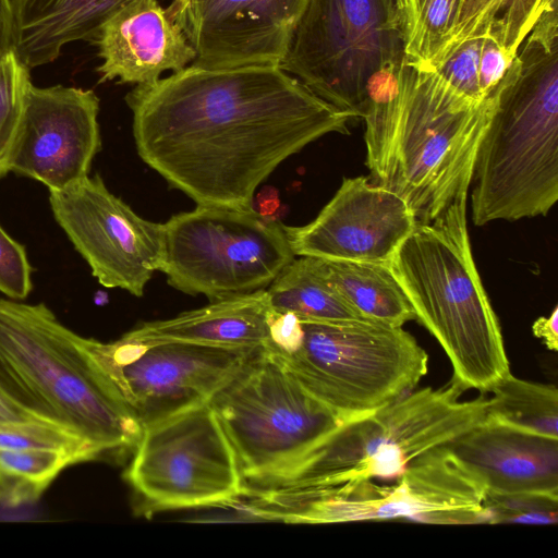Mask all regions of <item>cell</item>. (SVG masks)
<instances>
[{"mask_svg":"<svg viewBox=\"0 0 558 558\" xmlns=\"http://www.w3.org/2000/svg\"><path fill=\"white\" fill-rule=\"evenodd\" d=\"M163 225L168 283L210 301L265 289L295 256L283 225L254 208L198 205Z\"/></svg>","mask_w":558,"mask_h":558,"instance_id":"8fae6325","label":"cell"},{"mask_svg":"<svg viewBox=\"0 0 558 558\" xmlns=\"http://www.w3.org/2000/svg\"><path fill=\"white\" fill-rule=\"evenodd\" d=\"M43 423L0 393V424ZM50 425V424H49Z\"/></svg>","mask_w":558,"mask_h":558,"instance_id":"e575fe53","label":"cell"},{"mask_svg":"<svg viewBox=\"0 0 558 558\" xmlns=\"http://www.w3.org/2000/svg\"><path fill=\"white\" fill-rule=\"evenodd\" d=\"M13 13L11 0H0V61L12 52Z\"/></svg>","mask_w":558,"mask_h":558,"instance_id":"836d02e7","label":"cell"},{"mask_svg":"<svg viewBox=\"0 0 558 558\" xmlns=\"http://www.w3.org/2000/svg\"><path fill=\"white\" fill-rule=\"evenodd\" d=\"M519 66L496 41L475 37L453 46L433 69L450 88L472 101L497 93Z\"/></svg>","mask_w":558,"mask_h":558,"instance_id":"d4e9b609","label":"cell"},{"mask_svg":"<svg viewBox=\"0 0 558 558\" xmlns=\"http://www.w3.org/2000/svg\"><path fill=\"white\" fill-rule=\"evenodd\" d=\"M31 83L29 69L13 52L0 61V179L10 172Z\"/></svg>","mask_w":558,"mask_h":558,"instance_id":"f1b7e54d","label":"cell"},{"mask_svg":"<svg viewBox=\"0 0 558 558\" xmlns=\"http://www.w3.org/2000/svg\"><path fill=\"white\" fill-rule=\"evenodd\" d=\"M320 260L327 280L362 318L397 327L415 319L390 262Z\"/></svg>","mask_w":558,"mask_h":558,"instance_id":"7402d4cb","label":"cell"},{"mask_svg":"<svg viewBox=\"0 0 558 558\" xmlns=\"http://www.w3.org/2000/svg\"><path fill=\"white\" fill-rule=\"evenodd\" d=\"M267 293L274 311L290 312L300 319L337 322L362 318L327 280L317 257L293 259L272 280Z\"/></svg>","mask_w":558,"mask_h":558,"instance_id":"cb8c5ba5","label":"cell"},{"mask_svg":"<svg viewBox=\"0 0 558 558\" xmlns=\"http://www.w3.org/2000/svg\"><path fill=\"white\" fill-rule=\"evenodd\" d=\"M57 223L106 288L142 296L165 258V225L140 217L99 174L49 191Z\"/></svg>","mask_w":558,"mask_h":558,"instance_id":"5bb4252c","label":"cell"},{"mask_svg":"<svg viewBox=\"0 0 558 558\" xmlns=\"http://www.w3.org/2000/svg\"><path fill=\"white\" fill-rule=\"evenodd\" d=\"M80 462L75 454L62 450L0 449V475L10 485L7 501L36 500L63 469Z\"/></svg>","mask_w":558,"mask_h":558,"instance_id":"83f0119b","label":"cell"},{"mask_svg":"<svg viewBox=\"0 0 558 558\" xmlns=\"http://www.w3.org/2000/svg\"><path fill=\"white\" fill-rule=\"evenodd\" d=\"M0 449L62 450L75 454L81 462L100 458V453L78 435L43 423L0 424Z\"/></svg>","mask_w":558,"mask_h":558,"instance_id":"f546056e","label":"cell"},{"mask_svg":"<svg viewBox=\"0 0 558 558\" xmlns=\"http://www.w3.org/2000/svg\"><path fill=\"white\" fill-rule=\"evenodd\" d=\"M32 267L25 247L0 225V292L22 301L32 291Z\"/></svg>","mask_w":558,"mask_h":558,"instance_id":"1f68e13d","label":"cell"},{"mask_svg":"<svg viewBox=\"0 0 558 558\" xmlns=\"http://www.w3.org/2000/svg\"><path fill=\"white\" fill-rule=\"evenodd\" d=\"M208 402L233 448L244 484L281 471L342 423L264 345Z\"/></svg>","mask_w":558,"mask_h":558,"instance_id":"9c48e42d","label":"cell"},{"mask_svg":"<svg viewBox=\"0 0 558 558\" xmlns=\"http://www.w3.org/2000/svg\"><path fill=\"white\" fill-rule=\"evenodd\" d=\"M488 523L556 524L558 494L486 493L484 500Z\"/></svg>","mask_w":558,"mask_h":558,"instance_id":"4dcf8cb0","label":"cell"},{"mask_svg":"<svg viewBox=\"0 0 558 558\" xmlns=\"http://www.w3.org/2000/svg\"><path fill=\"white\" fill-rule=\"evenodd\" d=\"M9 492H10L9 483L0 475V500L7 501Z\"/></svg>","mask_w":558,"mask_h":558,"instance_id":"8d00e7d4","label":"cell"},{"mask_svg":"<svg viewBox=\"0 0 558 558\" xmlns=\"http://www.w3.org/2000/svg\"><path fill=\"white\" fill-rule=\"evenodd\" d=\"M554 5L558 0H461L456 25L430 71L453 46L475 37L490 38L517 56L538 17Z\"/></svg>","mask_w":558,"mask_h":558,"instance_id":"603a6c76","label":"cell"},{"mask_svg":"<svg viewBox=\"0 0 558 558\" xmlns=\"http://www.w3.org/2000/svg\"><path fill=\"white\" fill-rule=\"evenodd\" d=\"M477 149L475 226L545 216L558 199V14L545 11L523 40Z\"/></svg>","mask_w":558,"mask_h":558,"instance_id":"7a4b0ae2","label":"cell"},{"mask_svg":"<svg viewBox=\"0 0 558 558\" xmlns=\"http://www.w3.org/2000/svg\"><path fill=\"white\" fill-rule=\"evenodd\" d=\"M142 160L197 205L252 209L288 157L355 119L280 65L196 64L125 96Z\"/></svg>","mask_w":558,"mask_h":558,"instance_id":"6da1fadb","label":"cell"},{"mask_svg":"<svg viewBox=\"0 0 558 558\" xmlns=\"http://www.w3.org/2000/svg\"><path fill=\"white\" fill-rule=\"evenodd\" d=\"M535 337L542 339L548 350L558 349V307L555 306L548 317H539L532 325Z\"/></svg>","mask_w":558,"mask_h":558,"instance_id":"d6a6232c","label":"cell"},{"mask_svg":"<svg viewBox=\"0 0 558 558\" xmlns=\"http://www.w3.org/2000/svg\"><path fill=\"white\" fill-rule=\"evenodd\" d=\"M100 82L148 84L193 63L196 52L181 26L158 0H131L94 39Z\"/></svg>","mask_w":558,"mask_h":558,"instance_id":"ac0fdd59","label":"cell"},{"mask_svg":"<svg viewBox=\"0 0 558 558\" xmlns=\"http://www.w3.org/2000/svg\"><path fill=\"white\" fill-rule=\"evenodd\" d=\"M407 0H307L280 66L362 118L369 83L404 60Z\"/></svg>","mask_w":558,"mask_h":558,"instance_id":"ba28073f","label":"cell"},{"mask_svg":"<svg viewBox=\"0 0 558 558\" xmlns=\"http://www.w3.org/2000/svg\"><path fill=\"white\" fill-rule=\"evenodd\" d=\"M468 192L434 220L417 223L390 260L418 320L439 342L462 391L487 392L510 373L498 318L476 269Z\"/></svg>","mask_w":558,"mask_h":558,"instance_id":"277c9868","label":"cell"},{"mask_svg":"<svg viewBox=\"0 0 558 558\" xmlns=\"http://www.w3.org/2000/svg\"><path fill=\"white\" fill-rule=\"evenodd\" d=\"M450 381L425 387L372 413L340 423L281 471L247 489L335 488L396 480L416 458L469 430L486 415L487 399L460 401Z\"/></svg>","mask_w":558,"mask_h":558,"instance_id":"5b68a950","label":"cell"},{"mask_svg":"<svg viewBox=\"0 0 558 558\" xmlns=\"http://www.w3.org/2000/svg\"><path fill=\"white\" fill-rule=\"evenodd\" d=\"M99 98L92 89L29 84L10 171L45 184L71 186L89 174L100 150Z\"/></svg>","mask_w":558,"mask_h":558,"instance_id":"9a60e30c","label":"cell"},{"mask_svg":"<svg viewBox=\"0 0 558 558\" xmlns=\"http://www.w3.org/2000/svg\"><path fill=\"white\" fill-rule=\"evenodd\" d=\"M417 225L409 204L365 177L345 178L317 217L283 226L295 256L390 262Z\"/></svg>","mask_w":558,"mask_h":558,"instance_id":"e0dca14e","label":"cell"},{"mask_svg":"<svg viewBox=\"0 0 558 558\" xmlns=\"http://www.w3.org/2000/svg\"><path fill=\"white\" fill-rule=\"evenodd\" d=\"M500 89L472 101L434 72L404 63L399 68L391 89L392 156L381 186L409 204L417 223L434 220L459 194L469 192L480 142Z\"/></svg>","mask_w":558,"mask_h":558,"instance_id":"8992f818","label":"cell"},{"mask_svg":"<svg viewBox=\"0 0 558 558\" xmlns=\"http://www.w3.org/2000/svg\"><path fill=\"white\" fill-rule=\"evenodd\" d=\"M307 0H173L171 16L205 68L280 65Z\"/></svg>","mask_w":558,"mask_h":558,"instance_id":"2e32d148","label":"cell"},{"mask_svg":"<svg viewBox=\"0 0 558 558\" xmlns=\"http://www.w3.org/2000/svg\"><path fill=\"white\" fill-rule=\"evenodd\" d=\"M131 0H11L12 52L28 69L53 62L69 43L94 39Z\"/></svg>","mask_w":558,"mask_h":558,"instance_id":"ffe728a7","label":"cell"},{"mask_svg":"<svg viewBox=\"0 0 558 558\" xmlns=\"http://www.w3.org/2000/svg\"><path fill=\"white\" fill-rule=\"evenodd\" d=\"M124 477L150 511L232 506L245 488L208 401L143 428Z\"/></svg>","mask_w":558,"mask_h":558,"instance_id":"7c38bea8","label":"cell"},{"mask_svg":"<svg viewBox=\"0 0 558 558\" xmlns=\"http://www.w3.org/2000/svg\"><path fill=\"white\" fill-rule=\"evenodd\" d=\"M301 324L294 347L266 348L341 422L401 399L428 371L427 353L402 327L364 318Z\"/></svg>","mask_w":558,"mask_h":558,"instance_id":"52a82bcc","label":"cell"},{"mask_svg":"<svg viewBox=\"0 0 558 558\" xmlns=\"http://www.w3.org/2000/svg\"><path fill=\"white\" fill-rule=\"evenodd\" d=\"M486 493L558 494V438L485 417L445 446Z\"/></svg>","mask_w":558,"mask_h":558,"instance_id":"d6986e66","label":"cell"},{"mask_svg":"<svg viewBox=\"0 0 558 558\" xmlns=\"http://www.w3.org/2000/svg\"><path fill=\"white\" fill-rule=\"evenodd\" d=\"M279 208V199L272 190H264L256 197L254 210L262 217L275 219L274 215Z\"/></svg>","mask_w":558,"mask_h":558,"instance_id":"d590c367","label":"cell"},{"mask_svg":"<svg viewBox=\"0 0 558 558\" xmlns=\"http://www.w3.org/2000/svg\"><path fill=\"white\" fill-rule=\"evenodd\" d=\"M78 339L46 304L0 298V393L100 456L134 449L140 422Z\"/></svg>","mask_w":558,"mask_h":558,"instance_id":"3957f363","label":"cell"},{"mask_svg":"<svg viewBox=\"0 0 558 558\" xmlns=\"http://www.w3.org/2000/svg\"><path fill=\"white\" fill-rule=\"evenodd\" d=\"M80 344L145 428L207 402L258 347H225L126 335Z\"/></svg>","mask_w":558,"mask_h":558,"instance_id":"4fadbf2b","label":"cell"},{"mask_svg":"<svg viewBox=\"0 0 558 558\" xmlns=\"http://www.w3.org/2000/svg\"><path fill=\"white\" fill-rule=\"evenodd\" d=\"M461 0H407L403 63L430 71L456 25Z\"/></svg>","mask_w":558,"mask_h":558,"instance_id":"4316f807","label":"cell"},{"mask_svg":"<svg viewBox=\"0 0 558 558\" xmlns=\"http://www.w3.org/2000/svg\"><path fill=\"white\" fill-rule=\"evenodd\" d=\"M272 311L267 290L235 294L125 333L143 340H173L225 347H262L269 340Z\"/></svg>","mask_w":558,"mask_h":558,"instance_id":"44dd1931","label":"cell"},{"mask_svg":"<svg viewBox=\"0 0 558 558\" xmlns=\"http://www.w3.org/2000/svg\"><path fill=\"white\" fill-rule=\"evenodd\" d=\"M486 490L445 446L413 460L391 485L364 481L329 489H287L267 502L271 520L345 523L405 518L423 523H488Z\"/></svg>","mask_w":558,"mask_h":558,"instance_id":"30bf717a","label":"cell"},{"mask_svg":"<svg viewBox=\"0 0 558 558\" xmlns=\"http://www.w3.org/2000/svg\"><path fill=\"white\" fill-rule=\"evenodd\" d=\"M489 391L486 416L507 426L558 438V390L555 385L520 379L511 373Z\"/></svg>","mask_w":558,"mask_h":558,"instance_id":"484cf974","label":"cell"}]
</instances>
